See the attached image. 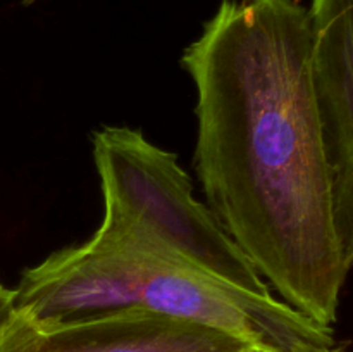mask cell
I'll use <instances>...</instances> for the list:
<instances>
[{
	"instance_id": "1",
	"label": "cell",
	"mask_w": 353,
	"mask_h": 352,
	"mask_svg": "<svg viewBox=\"0 0 353 352\" xmlns=\"http://www.w3.org/2000/svg\"><path fill=\"white\" fill-rule=\"evenodd\" d=\"M181 66L196 88L195 169L207 206L283 302L324 326L348 275L296 0H223Z\"/></svg>"
},
{
	"instance_id": "2",
	"label": "cell",
	"mask_w": 353,
	"mask_h": 352,
	"mask_svg": "<svg viewBox=\"0 0 353 352\" xmlns=\"http://www.w3.org/2000/svg\"><path fill=\"white\" fill-rule=\"evenodd\" d=\"M102 193L183 261L261 295H272L210 207L200 202L172 152L140 130L102 126L92 135Z\"/></svg>"
},
{
	"instance_id": "3",
	"label": "cell",
	"mask_w": 353,
	"mask_h": 352,
	"mask_svg": "<svg viewBox=\"0 0 353 352\" xmlns=\"http://www.w3.org/2000/svg\"><path fill=\"white\" fill-rule=\"evenodd\" d=\"M181 257L110 199L85 244L65 247L26 269L14 289V309L41 324L99 320L141 307L152 269Z\"/></svg>"
},
{
	"instance_id": "4",
	"label": "cell",
	"mask_w": 353,
	"mask_h": 352,
	"mask_svg": "<svg viewBox=\"0 0 353 352\" xmlns=\"http://www.w3.org/2000/svg\"><path fill=\"white\" fill-rule=\"evenodd\" d=\"M141 307L223 331L259 352H340L333 328L272 295L241 289L190 262L152 269Z\"/></svg>"
},
{
	"instance_id": "5",
	"label": "cell",
	"mask_w": 353,
	"mask_h": 352,
	"mask_svg": "<svg viewBox=\"0 0 353 352\" xmlns=\"http://www.w3.org/2000/svg\"><path fill=\"white\" fill-rule=\"evenodd\" d=\"M312 85L331 176L334 226L353 269V0H312Z\"/></svg>"
},
{
	"instance_id": "6",
	"label": "cell",
	"mask_w": 353,
	"mask_h": 352,
	"mask_svg": "<svg viewBox=\"0 0 353 352\" xmlns=\"http://www.w3.org/2000/svg\"><path fill=\"white\" fill-rule=\"evenodd\" d=\"M0 352L259 351L223 331L148 309L69 324H41L14 309L0 330Z\"/></svg>"
},
{
	"instance_id": "7",
	"label": "cell",
	"mask_w": 353,
	"mask_h": 352,
	"mask_svg": "<svg viewBox=\"0 0 353 352\" xmlns=\"http://www.w3.org/2000/svg\"><path fill=\"white\" fill-rule=\"evenodd\" d=\"M14 311V290L7 289L0 283V330Z\"/></svg>"
}]
</instances>
